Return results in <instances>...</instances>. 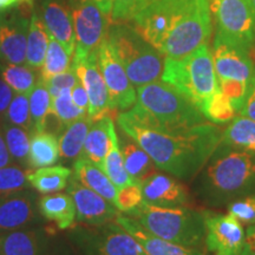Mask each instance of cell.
<instances>
[{
  "mask_svg": "<svg viewBox=\"0 0 255 255\" xmlns=\"http://www.w3.org/2000/svg\"><path fill=\"white\" fill-rule=\"evenodd\" d=\"M139 34L167 58H183L212 36L209 0H155L132 18Z\"/></svg>",
  "mask_w": 255,
  "mask_h": 255,
  "instance_id": "obj_2",
  "label": "cell"
},
{
  "mask_svg": "<svg viewBox=\"0 0 255 255\" xmlns=\"http://www.w3.org/2000/svg\"><path fill=\"white\" fill-rule=\"evenodd\" d=\"M117 123L150 156L159 170L181 180H190L200 173L222 141L223 129L209 121L176 131L139 126L121 114Z\"/></svg>",
  "mask_w": 255,
  "mask_h": 255,
  "instance_id": "obj_1",
  "label": "cell"
},
{
  "mask_svg": "<svg viewBox=\"0 0 255 255\" xmlns=\"http://www.w3.org/2000/svg\"><path fill=\"white\" fill-rule=\"evenodd\" d=\"M154 1L155 0H114L111 17L120 23L132 20L137 13Z\"/></svg>",
  "mask_w": 255,
  "mask_h": 255,
  "instance_id": "obj_40",
  "label": "cell"
},
{
  "mask_svg": "<svg viewBox=\"0 0 255 255\" xmlns=\"http://www.w3.org/2000/svg\"><path fill=\"white\" fill-rule=\"evenodd\" d=\"M68 194L72 197L76 207V219L79 222L100 227L115 221L120 214L116 206L105 200L96 191L82 184L75 176H71L68 184Z\"/></svg>",
  "mask_w": 255,
  "mask_h": 255,
  "instance_id": "obj_14",
  "label": "cell"
},
{
  "mask_svg": "<svg viewBox=\"0 0 255 255\" xmlns=\"http://www.w3.org/2000/svg\"><path fill=\"white\" fill-rule=\"evenodd\" d=\"M51 114L55 115L60 126L65 128L75 121L88 116L87 111L82 110L73 103L71 98V89H64L57 97L52 98L51 103Z\"/></svg>",
  "mask_w": 255,
  "mask_h": 255,
  "instance_id": "obj_36",
  "label": "cell"
},
{
  "mask_svg": "<svg viewBox=\"0 0 255 255\" xmlns=\"http://www.w3.org/2000/svg\"><path fill=\"white\" fill-rule=\"evenodd\" d=\"M212 52L218 82L235 81L250 84L254 70L252 50L215 38Z\"/></svg>",
  "mask_w": 255,
  "mask_h": 255,
  "instance_id": "obj_15",
  "label": "cell"
},
{
  "mask_svg": "<svg viewBox=\"0 0 255 255\" xmlns=\"http://www.w3.org/2000/svg\"><path fill=\"white\" fill-rule=\"evenodd\" d=\"M27 170L20 165L9 164L0 168V199L18 191L30 189Z\"/></svg>",
  "mask_w": 255,
  "mask_h": 255,
  "instance_id": "obj_38",
  "label": "cell"
},
{
  "mask_svg": "<svg viewBox=\"0 0 255 255\" xmlns=\"http://www.w3.org/2000/svg\"><path fill=\"white\" fill-rule=\"evenodd\" d=\"M28 101H30V111L32 124H33V132L45 131L47 127V117L51 115L52 97H51L46 84L41 79L38 81L36 87L30 92Z\"/></svg>",
  "mask_w": 255,
  "mask_h": 255,
  "instance_id": "obj_33",
  "label": "cell"
},
{
  "mask_svg": "<svg viewBox=\"0 0 255 255\" xmlns=\"http://www.w3.org/2000/svg\"><path fill=\"white\" fill-rule=\"evenodd\" d=\"M254 47H255V39H254Z\"/></svg>",
  "mask_w": 255,
  "mask_h": 255,
  "instance_id": "obj_53",
  "label": "cell"
},
{
  "mask_svg": "<svg viewBox=\"0 0 255 255\" xmlns=\"http://www.w3.org/2000/svg\"><path fill=\"white\" fill-rule=\"evenodd\" d=\"M77 82V73H76V70L71 64V68L69 70H66L65 72L59 73V75L57 76H53L52 78L49 79V81L45 83V84L47 89H49L51 97L55 98L64 90V89H71Z\"/></svg>",
  "mask_w": 255,
  "mask_h": 255,
  "instance_id": "obj_43",
  "label": "cell"
},
{
  "mask_svg": "<svg viewBox=\"0 0 255 255\" xmlns=\"http://www.w3.org/2000/svg\"><path fill=\"white\" fill-rule=\"evenodd\" d=\"M1 129L4 133L6 145L13 162L24 168L25 170H31L28 155H30V141L31 133L23 128L14 126L6 120L1 121Z\"/></svg>",
  "mask_w": 255,
  "mask_h": 255,
  "instance_id": "obj_31",
  "label": "cell"
},
{
  "mask_svg": "<svg viewBox=\"0 0 255 255\" xmlns=\"http://www.w3.org/2000/svg\"><path fill=\"white\" fill-rule=\"evenodd\" d=\"M252 57L254 60V70L250 85H248L246 100H245V104L240 111V115L255 121V47L252 49Z\"/></svg>",
  "mask_w": 255,
  "mask_h": 255,
  "instance_id": "obj_44",
  "label": "cell"
},
{
  "mask_svg": "<svg viewBox=\"0 0 255 255\" xmlns=\"http://www.w3.org/2000/svg\"><path fill=\"white\" fill-rule=\"evenodd\" d=\"M115 222L135 238L146 255H206L197 248L186 247L155 237L129 215L119 214Z\"/></svg>",
  "mask_w": 255,
  "mask_h": 255,
  "instance_id": "obj_20",
  "label": "cell"
},
{
  "mask_svg": "<svg viewBox=\"0 0 255 255\" xmlns=\"http://www.w3.org/2000/svg\"><path fill=\"white\" fill-rule=\"evenodd\" d=\"M39 213L46 220L55 222L59 229L73 227L76 219V207L68 193H53L44 195L38 202Z\"/></svg>",
  "mask_w": 255,
  "mask_h": 255,
  "instance_id": "obj_24",
  "label": "cell"
},
{
  "mask_svg": "<svg viewBox=\"0 0 255 255\" xmlns=\"http://www.w3.org/2000/svg\"><path fill=\"white\" fill-rule=\"evenodd\" d=\"M68 4L76 40L72 60H81L98 50L107 37V21L94 0H68Z\"/></svg>",
  "mask_w": 255,
  "mask_h": 255,
  "instance_id": "obj_9",
  "label": "cell"
},
{
  "mask_svg": "<svg viewBox=\"0 0 255 255\" xmlns=\"http://www.w3.org/2000/svg\"><path fill=\"white\" fill-rule=\"evenodd\" d=\"M229 214L234 216L241 225H254L255 223V194L242 196L235 200L228 207Z\"/></svg>",
  "mask_w": 255,
  "mask_h": 255,
  "instance_id": "obj_42",
  "label": "cell"
},
{
  "mask_svg": "<svg viewBox=\"0 0 255 255\" xmlns=\"http://www.w3.org/2000/svg\"><path fill=\"white\" fill-rule=\"evenodd\" d=\"M4 120L14 124V126L23 128L30 133L33 132L28 95L14 94L11 103L8 105L7 111H6Z\"/></svg>",
  "mask_w": 255,
  "mask_h": 255,
  "instance_id": "obj_39",
  "label": "cell"
},
{
  "mask_svg": "<svg viewBox=\"0 0 255 255\" xmlns=\"http://www.w3.org/2000/svg\"><path fill=\"white\" fill-rule=\"evenodd\" d=\"M50 240L44 229H19L0 234V255H44Z\"/></svg>",
  "mask_w": 255,
  "mask_h": 255,
  "instance_id": "obj_21",
  "label": "cell"
},
{
  "mask_svg": "<svg viewBox=\"0 0 255 255\" xmlns=\"http://www.w3.org/2000/svg\"><path fill=\"white\" fill-rule=\"evenodd\" d=\"M107 39L136 88L161 78L163 55L149 44L135 26L116 21L108 30Z\"/></svg>",
  "mask_w": 255,
  "mask_h": 255,
  "instance_id": "obj_7",
  "label": "cell"
},
{
  "mask_svg": "<svg viewBox=\"0 0 255 255\" xmlns=\"http://www.w3.org/2000/svg\"><path fill=\"white\" fill-rule=\"evenodd\" d=\"M201 178V191L210 202L246 196L255 189V154L220 144Z\"/></svg>",
  "mask_w": 255,
  "mask_h": 255,
  "instance_id": "obj_4",
  "label": "cell"
},
{
  "mask_svg": "<svg viewBox=\"0 0 255 255\" xmlns=\"http://www.w3.org/2000/svg\"><path fill=\"white\" fill-rule=\"evenodd\" d=\"M103 170L117 189H121V188L133 183L131 177L127 173L126 165H124V159L122 151L120 149V139L117 132H115L113 138H111L109 150H108L107 157H105L104 161Z\"/></svg>",
  "mask_w": 255,
  "mask_h": 255,
  "instance_id": "obj_34",
  "label": "cell"
},
{
  "mask_svg": "<svg viewBox=\"0 0 255 255\" xmlns=\"http://www.w3.org/2000/svg\"><path fill=\"white\" fill-rule=\"evenodd\" d=\"M222 144L255 154V121L246 116H235L222 131Z\"/></svg>",
  "mask_w": 255,
  "mask_h": 255,
  "instance_id": "obj_29",
  "label": "cell"
},
{
  "mask_svg": "<svg viewBox=\"0 0 255 255\" xmlns=\"http://www.w3.org/2000/svg\"><path fill=\"white\" fill-rule=\"evenodd\" d=\"M0 77L7 83L14 94L30 95L39 81L36 70L25 64L0 63Z\"/></svg>",
  "mask_w": 255,
  "mask_h": 255,
  "instance_id": "obj_32",
  "label": "cell"
},
{
  "mask_svg": "<svg viewBox=\"0 0 255 255\" xmlns=\"http://www.w3.org/2000/svg\"><path fill=\"white\" fill-rule=\"evenodd\" d=\"M248 2H250V4H251L252 8H253V11H254V13H255V0H248Z\"/></svg>",
  "mask_w": 255,
  "mask_h": 255,
  "instance_id": "obj_52",
  "label": "cell"
},
{
  "mask_svg": "<svg viewBox=\"0 0 255 255\" xmlns=\"http://www.w3.org/2000/svg\"><path fill=\"white\" fill-rule=\"evenodd\" d=\"M139 184L143 200L150 205L178 207L187 206L189 202V193L186 187L169 175L156 171Z\"/></svg>",
  "mask_w": 255,
  "mask_h": 255,
  "instance_id": "obj_18",
  "label": "cell"
},
{
  "mask_svg": "<svg viewBox=\"0 0 255 255\" xmlns=\"http://www.w3.org/2000/svg\"><path fill=\"white\" fill-rule=\"evenodd\" d=\"M40 11V18L50 36L59 41L72 57L76 40L68 0H44Z\"/></svg>",
  "mask_w": 255,
  "mask_h": 255,
  "instance_id": "obj_19",
  "label": "cell"
},
{
  "mask_svg": "<svg viewBox=\"0 0 255 255\" xmlns=\"http://www.w3.org/2000/svg\"><path fill=\"white\" fill-rule=\"evenodd\" d=\"M142 188L139 183H131L129 186L121 188L117 193L116 208L123 213H130L136 209L143 202Z\"/></svg>",
  "mask_w": 255,
  "mask_h": 255,
  "instance_id": "obj_41",
  "label": "cell"
},
{
  "mask_svg": "<svg viewBox=\"0 0 255 255\" xmlns=\"http://www.w3.org/2000/svg\"><path fill=\"white\" fill-rule=\"evenodd\" d=\"M115 132L116 129L111 116L92 122L83 146V155L103 169L105 157Z\"/></svg>",
  "mask_w": 255,
  "mask_h": 255,
  "instance_id": "obj_23",
  "label": "cell"
},
{
  "mask_svg": "<svg viewBox=\"0 0 255 255\" xmlns=\"http://www.w3.org/2000/svg\"><path fill=\"white\" fill-rule=\"evenodd\" d=\"M89 255H146L141 245L117 223H105L83 245Z\"/></svg>",
  "mask_w": 255,
  "mask_h": 255,
  "instance_id": "obj_16",
  "label": "cell"
},
{
  "mask_svg": "<svg viewBox=\"0 0 255 255\" xmlns=\"http://www.w3.org/2000/svg\"><path fill=\"white\" fill-rule=\"evenodd\" d=\"M124 133V132H123ZM121 151H122L124 165L127 173L135 183H141L151 174L156 173V165L146 152L133 141L131 137L124 133L121 139Z\"/></svg>",
  "mask_w": 255,
  "mask_h": 255,
  "instance_id": "obj_25",
  "label": "cell"
},
{
  "mask_svg": "<svg viewBox=\"0 0 255 255\" xmlns=\"http://www.w3.org/2000/svg\"><path fill=\"white\" fill-rule=\"evenodd\" d=\"M161 79L202 109L219 89L214 58L208 44H202L183 58L165 57Z\"/></svg>",
  "mask_w": 255,
  "mask_h": 255,
  "instance_id": "obj_6",
  "label": "cell"
},
{
  "mask_svg": "<svg viewBox=\"0 0 255 255\" xmlns=\"http://www.w3.org/2000/svg\"><path fill=\"white\" fill-rule=\"evenodd\" d=\"M13 163V159L9 154L7 145H6V141L4 133H2V129L0 128V168L6 167Z\"/></svg>",
  "mask_w": 255,
  "mask_h": 255,
  "instance_id": "obj_49",
  "label": "cell"
},
{
  "mask_svg": "<svg viewBox=\"0 0 255 255\" xmlns=\"http://www.w3.org/2000/svg\"><path fill=\"white\" fill-rule=\"evenodd\" d=\"M21 1H24V0H0V11L11 7L13 5H17Z\"/></svg>",
  "mask_w": 255,
  "mask_h": 255,
  "instance_id": "obj_51",
  "label": "cell"
},
{
  "mask_svg": "<svg viewBox=\"0 0 255 255\" xmlns=\"http://www.w3.org/2000/svg\"><path fill=\"white\" fill-rule=\"evenodd\" d=\"M91 124L90 117L84 116L64 128L58 138L60 157L77 159L81 156Z\"/></svg>",
  "mask_w": 255,
  "mask_h": 255,
  "instance_id": "obj_30",
  "label": "cell"
},
{
  "mask_svg": "<svg viewBox=\"0 0 255 255\" xmlns=\"http://www.w3.org/2000/svg\"><path fill=\"white\" fill-rule=\"evenodd\" d=\"M32 0L0 11V60L9 64H26V41L30 26L25 9Z\"/></svg>",
  "mask_w": 255,
  "mask_h": 255,
  "instance_id": "obj_10",
  "label": "cell"
},
{
  "mask_svg": "<svg viewBox=\"0 0 255 255\" xmlns=\"http://www.w3.org/2000/svg\"><path fill=\"white\" fill-rule=\"evenodd\" d=\"M44 255H77V253L66 242H55V244L50 242Z\"/></svg>",
  "mask_w": 255,
  "mask_h": 255,
  "instance_id": "obj_47",
  "label": "cell"
},
{
  "mask_svg": "<svg viewBox=\"0 0 255 255\" xmlns=\"http://www.w3.org/2000/svg\"><path fill=\"white\" fill-rule=\"evenodd\" d=\"M137 102L121 115L143 127L176 131L208 122L199 108L164 82H152L136 89Z\"/></svg>",
  "mask_w": 255,
  "mask_h": 255,
  "instance_id": "obj_3",
  "label": "cell"
},
{
  "mask_svg": "<svg viewBox=\"0 0 255 255\" xmlns=\"http://www.w3.org/2000/svg\"><path fill=\"white\" fill-rule=\"evenodd\" d=\"M241 255H255V223L248 226Z\"/></svg>",
  "mask_w": 255,
  "mask_h": 255,
  "instance_id": "obj_48",
  "label": "cell"
},
{
  "mask_svg": "<svg viewBox=\"0 0 255 255\" xmlns=\"http://www.w3.org/2000/svg\"><path fill=\"white\" fill-rule=\"evenodd\" d=\"M98 63L109 92L113 109L115 111L131 109L137 102L135 85L128 77L126 70L117 59L107 37L98 47Z\"/></svg>",
  "mask_w": 255,
  "mask_h": 255,
  "instance_id": "obj_11",
  "label": "cell"
},
{
  "mask_svg": "<svg viewBox=\"0 0 255 255\" xmlns=\"http://www.w3.org/2000/svg\"><path fill=\"white\" fill-rule=\"evenodd\" d=\"M202 215L208 255H241L246 234L241 223L231 214Z\"/></svg>",
  "mask_w": 255,
  "mask_h": 255,
  "instance_id": "obj_13",
  "label": "cell"
},
{
  "mask_svg": "<svg viewBox=\"0 0 255 255\" xmlns=\"http://www.w3.org/2000/svg\"><path fill=\"white\" fill-rule=\"evenodd\" d=\"M73 171H75V177L79 182L116 206L119 189L111 182L103 169L95 164L84 155H81L75 161Z\"/></svg>",
  "mask_w": 255,
  "mask_h": 255,
  "instance_id": "obj_22",
  "label": "cell"
},
{
  "mask_svg": "<svg viewBox=\"0 0 255 255\" xmlns=\"http://www.w3.org/2000/svg\"><path fill=\"white\" fill-rule=\"evenodd\" d=\"M128 215L152 235L174 244L197 248L205 241L203 215L186 206L161 207L143 201Z\"/></svg>",
  "mask_w": 255,
  "mask_h": 255,
  "instance_id": "obj_5",
  "label": "cell"
},
{
  "mask_svg": "<svg viewBox=\"0 0 255 255\" xmlns=\"http://www.w3.org/2000/svg\"><path fill=\"white\" fill-rule=\"evenodd\" d=\"M216 24L215 38L252 50L255 39V13L248 0H209Z\"/></svg>",
  "mask_w": 255,
  "mask_h": 255,
  "instance_id": "obj_8",
  "label": "cell"
},
{
  "mask_svg": "<svg viewBox=\"0 0 255 255\" xmlns=\"http://www.w3.org/2000/svg\"><path fill=\"white\" fill-rule=\"evenodd\" d=\"M60 157L58 138L50 131L31 133L30 161L31 169H38L56 164Z\"/></svg>",
  "mask_w": 255,
  "mask_h": 255,
  "instance_id": "obj_28",
  "label": "cell"
},
{
  "mask_svg": "<svg viewBox=\"0 0 255 255\" xmlns=\"http://www.w3.org/2000/svg\"><path fill=\"white\" fill-rule=\"evenodd\" d=\"M14 96V91L8 87V84L4 79L0 77V120H4L6 111L12 98Z\"/></svg>",
  "mask_w": 255,
  "mask_h": 255,
  "instance_id": "obj_45",
  "label": "cell"
},
{
  "mask_svg": "<svg viewBox=\"0 0 255 255\" xmlns=\"http://www.w3.org/2000/svg\"><path fill=\"white\" fill-rule=\"evenodd\" d=\"M71 56L68 51L64 49L62 44L57 41L55 38L50 36V43L47 47L45 59H44L43 66H41L40 78L44 83H46L53 76L65 72L66 70L71 68Z\"/></svg>",
  "mask_w": 255,
  "mask_h": 255,
  "instance_id": "obj_35",
  "label": "cell"
},
{
  "mask_svg": "<svg viewBox=\"0 0 255 255\" xmlns=\"http://www.w3.org/2000/svg\"><path fill=\"white\" fill-rule=\"evenodd\" d=\"M72 65L88 94V116L92 122L111 116L115 110L111 107L109 92L98 63V50L81 60H72Z\"/></svg>",
  "mask_w": 255,
  "mask_h": 255,
  "instance_id": "obj_12",
  "label": "cell"
},
{
  "mask_svg": "<svg viewBox=\"0 0 255 255\" xmlns=\"http://www.w3.org/2000/svg\"><path fill=\"white\" fill-rule=\"evenodd\" d=\"M36 196L28 189L0 199V234L28 228L36 220Z\"/></svg>",
  "mask_w": 255,
  "mask_h": 255,
  "instance_id": "obj_17",
  "label": "cell"
},
{
  "mask_svg": "<svg viewBox=\"0 0 255 255\" xmlns=\"http://www.w3.org/2000/svg\"><path fill=\"white\" fill-rule=\"evenodd\" d=\"M201 111L209 122L215 124L227 123L237 115V111L233 108L231 101L220 89L206 102Z\"/></svg>",
  "mask_w": 255,
  "mask_h": 255,
  "instance_id": "obj_37",
  "label": "cell"
},
{
  "mask_svg": "<svg viewBox=\"0 0 255 255\" xmlns=\"http://www.w3.org/2000/svg\"><path fill=\"white\" fill-rule=\"evenodd\" d=\"M71 176V169L63 165H50L27 171L30 186L44 195L59 193L60 190L65 189Z\"/></svg>",
  "mask_w": 255,
  "mask_h": 255,
  "instance_id": "obj_26",
  "label": "cell"
},
{
  "mask_svg": "<svg viewBox=\"0 0 255 255\" xmlns=\"http://www.w3.org/2000/svg\"><path fill=\"white\" fill-rule=\"evenodd\" d=\"M71 98L73 103L77 105L78 108H81L82 110L87 111L89 109V97L87 91H85L84 87L82 85V83L78 82L71 88Z\"/></svg>",
  "mask_w": 255,
  "mask_h": 255,
  "instance_id": "obj_46",
  "label": "cell"
},
{
  "mask_svg": "<svg viewBox=\"0 0 255 255\" xmlns=\"http://www.w3.org/2000/svg\"><path fill=\"white\" fill-rule=\"evenodd\" d=\"M50 43V33L36 11H32L30 26L26 41V65L38 70L43 66L47 47Z\"/></svg>",
  "mask_w": 255,
  "mask_h": 255,
  "instance_id": "obj_27",
  "label": "cell"
},
{
  "mask_svg": "<svg viewBox=\"0 0 255 255\" xmlns=\"http://www.w3.org/2000/svg\"><path fill=\"white\" fill-rule=\"evenodd\" d=\"M96 2V5L100 7V9L103 12V14L109 15L113 12V5H114V0H94Z\"/></svg>",
  "mask_w": 255,
  "mask_h": 255,
  "instance_id": "obj_50",
  "label": "cell"
}]
</instances>
